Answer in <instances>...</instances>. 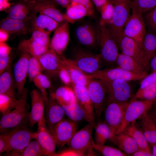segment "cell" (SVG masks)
<instances>
[{
	"label": "cell",
	"instance_id": "obj_48",
	"mask_svg": "<svg viewBox=\"0 0 156 156\" xmlns=\"http://www.w3.org/2000/svg\"><path fill=\"white\" fill-rule=\"evenodd\" d=\"M49 34L42 31L34 29L31 38L41 45L49 48Z\"/></svg>",
	"mask_w": 156,
	"mask_h": 156
},
{
	"label": "cell",
	"instance_id": "obj_28",
	"mask_svg": "<svg viewBox=\"0 0 156 156\" xmlns=\"http://www.w3.org/2000/svg\"><path fill=\"white\" fill-rule=\"evenodd\" d=\"M113 142L127 155H130L140 148L134 140L124 132L116 135Z\"/></svg>",
	"mask_w": 156,
	"mask_h": 156
},
{
	"label": "cell",
	"instance_id": "obj_39",
	"mask_svg": "<svg viewBox=\"0 0 156 156\" xmlns=\"http://www.w3.org/2000/svg\"><path fill=\"white\" fill-rule=\"evenodd\" d=\"M94 128L95 129L94 141L95 143L103 145L107 140H110V130L108 125L104 121H98Z\"/></svg>",
	"mask_w": 156,
	"mask_h": 156
},
{
	"label": "cell",
	"instance_id": "obj_64",
	"mask_svg": "<svg viewBox=\"0 0 156 156\" xmlns=\"http://www.w3.org/2000/svg\"><path fill=\"white\" fill-rule=\"evenodd\" d=\"M30 2H40L46 1L48 0H26Z\"/></svg>",
	"mask_w": 156,
	"mask_h": 156
},
{
	"label": "cell",
	"instance_id": "obj_16",
	"mask_svg": "<svg viewBox=\"0 0 156 156\" xmlns=\"http://www.w3.org/2000/svg\"><path fill=\"white\" fill-rule=\"evenodd\" d=\"M31 55L27 53L23 52L14 67L13 75L18 98L22 95L25 89L28 61Z\"/></svg>",
	"mask_w": 156,
	"mask_h": 156
},
{
	"label": "cell",
	"instance_id": "obj_24",
	"mask_svg": "<svg viewBox=\"0 0 156 156\" xmlns=\"http://www.w3.org/2000/svg\"><path fill=\"white\" fill-rule=\"evenodd\" d=\"M29 90L25 88L22 95L19 98L0 94V112L3 115L14 109L21 107L27 103Z\"/></svg>",
	"mask_w": 156,
	"mask_h": 156
},
{
	"label": "cell",
	"instance_id": "obj_7",
	"mask_svg": "<svg viewBox=\"0 0 156 156\" xmlns=\"http://www.w3.org/2000/svg\"><path fill=\"white\" fill-rule=\"evenodd\" d=\"M128 103V102H110L107 103L104 109V121L110 128L112 141L121 125Z\"/></svg>",
	"mask_w": 156,
	"mask_h": 156
},
{
	"label": "cell",
	"instance_id": "obj_49",
	"mask_svg": "<svg viewBox=\"0 0 156 156\" xmlns=\"http://www.w3.org/2000/svg\"><path fill=\"white\" fill-rule=\"evenodd\" d=\"M87 153L86 151L78 150L68 147L55 153L53 156H85Z\"/></svg>",
	"mask_w": 156,
	"mask_h": 156
},
{
	"label": "cell",
	"instance_id": "obj_41",
	"mask_svg": "<svg viewBox=\"0 0 156 156\" xmlns=\"http://www.w3.org/2000/svg\"><path fill=\"white\" fill-rule=\"evenodd\" d=\"M129 6L132 11L142 14L155 8L156 6V0H133Z\"/></svg>",
	"mask_w": 156,
	"mask_h": 156
},
{
	"label": "cell",
	"instance_id": "obj_29",
	"mask_svg": "<svg viewBox=\"0 0 156 156\" xmlns=\"http://www.w3.org/2000/svg\"><path fill=\"white\" fill-rule=\"evenodd\" d=\"M116 64L118 67L133 73L142 74L146 72L144 67L135 60L122 53H119Z\"/></svg>",
	"mask_w": 156,
	"mask_h": 156
},
{
	"label": "cell",
	"instance_id": "obj_13",
	"mask_svg": "<svg viewBox=\"0 0 156 156\" xmlns=\"http://www.w3.org/2000/svg\"><path fill=\"white\" fill-rule=\"evenodd\" d=\"M44 116L47 128L53 135L56 125L64 118V110L52 93L45 102Z\"/></svg>",
	"mask_w": 156,
	"mask_h": 156
},
{
	"label": "cell",
	"instance_id": "obj_54",
	"mask_svg": "<svg viewBox=\"0 0 156 156\" xmlns=\"http://www.w3.org/2000/svg\"><path fill=\"white\" fill-rule=\"evenodd\" d=\"M8 152V146L6 141L4 137L1 134L0 135V154Z\"/></svg>",
	"mask_w": 156,
	"mask_h": 156
},
{
	"label": "cell",
	"instance_id": "obj_51",
	"mask_svg": "<svg viewBox=\"0 0 156 156\" xmlns=\"http://www.w3.org/2000/svg\"><path fill=\"white\" fill-rule=\"evenodd\" d=\"M146 19L150 29L156 32V6L148 12L146 15Z\"/></svg>",
	"mask_w": 156,
	"mask_h": 156
},
{
	"label": "cell",
	"instance_id": "obj_22",
	"mask_svg": "<svg viewBox=\"0 0 156 156\" xmlns=\"http://www.w3.org/2000/svg\"><path fill=\"white\" fill-rule=\"evenodd\" d=\"M77 101L85 109L88 123L96 125L94 109L86 86L72 85Z\"/></svg>",
	"mask_w": 156,
	"mask_h": 156
},
{
	"label": "cell",
	"instance_id": "obj_9",
	"mask_svg": "<svg viewBox=\"0 0 156 156\" xmlns=\"http://www.w3.org/2000/svg\"><path fill=\"white\" fill-rule=\"evenodd\" d=\"M146 72L137 74L128 71L119 67L99 70L86 75L88 78L100 80H121L129 81L141 80L147 75Z\"/></svg>",
	"mask_w": 156,
	"mask_h": 156
},
{
	"label": "cell",
	"instance_id": "obj_15",
	"mask_svg": "<svg viewBox=\"0 0 156 156\" xmlns=\"http://www.w3.org/2000/svg\"><path fill=\"white\" fill-rule=\"evenodd\" d=\"M38 129L36 140L42 150L44 156H53L55 152L56 142L54 137L47 127L44 115L38 123Z\"/></svg>",
	"mask_w": 156,
	"mask_h": 156
},
{
	"label": "cell",
	"instance_id": "obj_21",
	"mask_svg": "<svg viewBox=\"0 0 156 156\" xmlns=\"http://www.w3.org/2000/svg\"><path fill=\"white\" fill-rule=\"evenodd\" d=\"M29 6L30 9L47 16L60 24L65 21L64 14L55 7L54 2L51 0L30 2Z\"/></svg>",
	"mask_w": 156,
	"mask_h": 156
},
{
	"label": "cell",
	"instance_id": "obj_4",
	"mask_svg": "<svg viewBox=\"0 0 156 156\" xmlns=\"http://www.w3.org/2000/svg\"><path fill=\"white\" fill-rule=\"evenodd\" d=\"M86 87L94 107L95 120L98 121L107 103L105 88L101 80L93 78H88Z\"/></svg>",
	"mask_w": 156,
	"mask_h": 156
},
{
	"label": "cell",
	"instance_id": "obj_35",
	"mask_svg": "<svg viewBox=\"0 0 156 156\" xmlns=\"http://www.w3.org/2000/svg\"><path fill=\"white\" fill-rule=\"evenodd\" d=\"M52 93L61 105H69L77 101L73 88L69 86L60 87Z\"/></svg>",
	"mask_w": 156,
	"mask_h": 156
},
{
	"label": "cell",
	"instance_id": "obj_26",
	"mask_svg": "<svg viewBox=\"0 0 156 156\" xmlns=\"http://www.w3.org/2000/svg\"><path fill=\"white\" fill-rule=\"evenodd\" d=\"M0 94L18 98L15 82L10 64L0 76Z\"/></svg>",
	"mask_w": 156,
	"mask_h": 156
},
{
	"label": "cell",
	"instance_id": "obj_14",
	"mask_svg": "<svg viewBox=\"0 0 156 156\" xmlns=\"http://www.w3.org/2000/svg\"><path fill=\"white\" fill-rule=\"evenodd\" d=\"M118 44L122 53L130 56L137 61L146 70L150 66V63L146 60L143 50L133 39L122 35Z\"/></svg>",
	"mask_w": 156,
	"mask_h": 156
},
{
	"label": "cell",
	"instance_id": "obj_38",
	"mask_svg": "<svg viewBox=\"0 0 156 156\" xmlns=\"http://www.w3.org/2000/svg\"><path fill=\"white\" fill-rule=\"evenodd\" d=\"M142 49L146 60L150 63L156 53V35L154 33L146 32L143 40Z\"/></svg>",
	"mask_w": 156,
	"mask_h": 156
},
{
	"label": "cell",
	"instance_id": "obj_42",
	"mask_svg": "<svg viewBox=\"0 0 156 156\" xmlns=\"http://www.w3.org/2000/svg\"><path fill=\"white\" fill-rule=\"evenodd\" d=\"M33 81L35 86L42 92L46 102L48 97L46 90L50 88L51 86L49 78L47 75L41 73L34 77Z\"/></svg>",
	"mask_w": 156,
	"mask_h": 156
},
{
	"label": "cell",
	"instance_id": "obj_18",
	"mask_svg": "<svg viewBox=\"0 0 156 156\" xmlns=\"http://www.w3.org/2000/svg\"><path fill=\"white\" fill-rule=\"evenodd\" d=\"M69 29V23L65 21L55 30L49 47L59 56L63 53L68 44Z\"/></svg>",
	"mask_w": 156,
	"mask_h": 156
},
{
	"label": "cell",
	"instance_id": "obj_27",
	"mask_svg": "<svg viewBox=\"0 0 156 156\" xmlns=\"http://www.w3.org/2000/svg\"><path fill=\"white\" fill-rule=\"evenodd\" d=\"M64 66L68 71L71 79L72 85L86 86L88 78L87 75L72 61L71 60L61 58Z\"/></svg>",
	"mask_w": 156,
	"mask_h": 156
},
{
	"label": "cell",
	"instance_id": "obj_23",
	"mask_svg": "<svg viewBox=\"0 0 156 156\" xmlns=\"http://www.w3.org/2000/svg\"><path fill=\"white\" fill-rule=\"evenodd\" d=\"M76 36L81 44L88 47H93L98 42L99 31L91 25L86 23L77 27L75 31Z\"/></svg>",
	"mask_w": 156,
	"mask_h": 156
},
{
	"label": "cell",
	"instance_id": "obj_33",
	"mask_svg": "<svg viewBox=\"0 0 156 156\" xmlns=\"http://www.w3.org/2000/svg\"><path fill=\"white\" fill-rule=\"evenodd\" d=\"M61 106L65 115L73 121L77 123L83 120H86L87 116L86 111L77 100L71 104Z\"/></svg>",
	"mask_w": 156,
	"mask_h": 156
},
{
	"label": "cell",
	"instance_id": "obj_56",
	"mask_svg": "<svg viewBox=\"0 0 156 156\" xmlns=\"http://www.w3.org/2000/svg\"><path fill=\"white\" fill-rule=\"evenodd\" d=\"M130 156H151L152 155V153L140 148L138 150L131 154Z\"/></svg>",
	"mask_w": 156,
	"mask_h": 156
},
{
	"label": "cell",
	"instance_id": "obj_32",
	"mask_svg": "<svg viewBox=\"0 0 156 156\" xmlns=\"http://www.w3.org/2000/svg\"><path fill=\"white\" fill-rule=\"evenodd\" d=\"M18 48L23 52L27 53L36 58L47 51L49 48L41 45L31 38L21 41Z\"/></svg>",
	"mask_w": 156,
	"mask_h": 156
},
{
	"label": "cell",
	"instance_id": "obj_3",
	"mask_svg": "<svg viewBox=\"0 0 156 156\" xmlns=\"http://www.w3.org/2000/svg\"><path fill=\"white\" fill-rule=\"evenodd\" d=\"M156 102V101L138 100L135 99L129 102L122 123L116 132V135L123 132L131 123L148 113Z\"/></svg>",
	"mask_w": 156,
	"mask_h": 156
},
{
	"label": "cell",
	"instance_id": "obj_62",
	"mask_svg": "<svg viewBox=\"0 0 156 156\" xmlns=\"http://www.w3.org/2000/svg\"><path fill=\"white\" fill-rule=\"evenodd\" d=\"M150 115L156 122V105L153 109L152 113Z\"/></svg>",
	"mask_w": 156,
	"mask_h": 156
},
{
	"label": "cell",
	"instance_id": "obj_45",
	"mask_svg": "<svg viewBox=\"0 0 156 156\" xmlns=\"http://www.w3.org/2000/svg\"><path fill=\"white\" fill-rule=\"evenodd\" d=\"M12 49L5 42H0V74L10 64V54Z\"/></svg>",
	"mask_w": 156,
	"mask_h": 156
},
{
	"label": "cell",
	"instance_id": "obj_40",
	"mask_svg": "<svg viewBox=\"0 0 156 156\" xmlns=\"http://www.w3.org/2000/svg\"><path fill=\"white\" fill-rule=\"evenodd\" d=\"M30 10L29 6L25 4L17 3L11 8L8 12V18L19 20L29 19Z\"/></svg>",
	"mask_w": 156,
	"mask_h": 156
},
{
	"label": "cell",
	"instance_id": "obj_57",
	"mask_svg": "<svg viewBox=\"0 0 156 156\" xmlns=\"http://www.w3.org/2000/svg\"><path fill=\"white\" fill-rule=\"evenodd\" d=\"M53 2L66 8L71 3V0H51Z\"/></svg>",
	"mask_w": 156,
	"mask_h": 156
},
{
	"label": "cell",
	"instance_id": "obj_34",
	"mask_svg": "<svg viewBox=\"0 0 156 156\" xmlns=\"http://www.w3.org/2000/svg\"><path fill=\"white\" fill-rule=\"evenodd\" d=\"M60 24L52 18L41 14L35 17L32 22L34 29L42 31L49 34L55 30Z\"/></svg>",
	"mask_w": 156,
	"mask_h": 156
},
{
	"label": "cell",
	"instance_id": "obj_6",
	"mask_svg": "<svg viewBox=\"0 0 156 156\" xmlns=\"http://www.w3.org/2000/svg\"><path fill=\"white\" fill-rule=\"evenodd\" d=\"M29 113L26 103L2 115L0 120V133L27 125Z\"/></svg>",
	"mask_w": 156,
	"mask_h": 156
},
{
	"label": "cell",
	"instance_id": "obj_60",
	"mask_svg": "<svg viewBox=\"0 0 156 156\" xmlns=\"http://www.w3.org/2000/svg\"><path fill=\"white\" fill-rule=\"evenodd\" d=\"M150 66L153 72H156V53L150 61Z\"/></svg>",
	"mask_w": 156,
	"mask_h": 156
},
{
	"label": "cell",
	"instance_id": "obj_55",
	"mask_svg": "<svg viewBox=\"0 0 156 156\" xmlns=\"http://www.w3.org/2000/svg\"><path fill=\"white\" fill-rule=\"evenodd\" d=\"M111 0H91L97 10L100 12L102 8Z\"/></svg>",
	"mask_w": 156,
	"mask_h": 156
},
{
	"label": "cell",
	"instance_id": "obj_37",
	"mask_svg": "<svg viewBox=\"0 0 156 156\" xmlns=\"http://www.w3.org/2000/svg\"><path fill=\"white\" fill-rule=\"evenodd\" d=\"M10 156H44L38 143L36 140L31 141L23 149L14 150L5 154Z\"/></svg>",
	"mask_w": 156,
	"mask_h": 156
},
{
	"label": "cell",
	"instance_id": "obj_46",
	"mask_svg": "<svg viewBox=\"0 0 156 156\" xmlns=\"http://www.w3.org/2000/svg\"><path fill=\"white\" fill-rule=\"evenodd\" d=\"M43 71V68L38 60L31 55L28 65L27 76L29 81H33L34 77Z\"/></svg>",
	"mask_w": 156,
	"mask_h": 156
},
{
	"label": "cell",
	"instance_id": "obj_5",
	"mask_svg": "<svg viewBox=\"0 0 156 156\" xmlns=\"http://www.w3.org/2000/svg\"><path fill=\"white\" fill-rule=\"evenodd\" d=\"M114 4V9L112 19L108 24L105 25L118 44L130 16L131 9L129 5L115 3Z\"/></svg>",
	"mask_w": 156,
	"mask_h": 156
},
{
	"label": "cell",
	"instance_id": "obj_36",
	"mask_svg": "<svg viewBox=\"0 0 156 156\" xmlns=\"http://www.w3.org/2000/svg\"><path fill=\"white\" fill-rule=\"evenodd\" d=\"M29 18L19 20L7 17L1 23L0 29L9 33H19L26 31L27 28V22Z\"/></svg>",
	"mask_w": 156,
	"mask_h": 156
},
{
	"label": "cell",
	"instance_id": "obj_58",
	"mask_svg": "<svg viewBox=\"0 0 156 156\" xmlns=\"http://www.w3.org/2000/svg\"><path fill=\"white\" fill-rule=\"evenodd\" d=\"M9 33L7 31L0 29V42H4L8 39Z\"/></svg>",
	"mask_w": 156,
	"mask_h": 156
},
{
	"label": "cell",
	"instance_id": "obj_11",
	"mask_svg": "<svg viewBox=\"0 0 156 156\" xmlns=\"http://www.w3.org/2000/svg\"><path fill=\"white\" fill-rule=\"evenodd\" d=\"M95 125L88 123L80 130L76 131L67 143L68 147L86 152L88 155H94L92 146V130Z\"/></svg>",
	"mask_w": 156,
	"mask_h": 156
},
{
	"label": "cell",
	"instance_id": "obj_20",
	"mask_svg": "<svg viewBox=\"0 0 156 156\" xmlns=\"http://www.w3.org/2000/svg\"><path fill=\"white\" fill-rule=\"evenodd\" d=\"M41 65L43 70L51 77L58 75L59 70L62 65L61 58L50 49L37 58Z\"/></svg>",
	"mask_w": 156,
	"mask_h": 156
},
{
	"label": "cell",
	"instance_id": "obj_30",
	"mask_svg": "<svg viewBox=\"0 0 156 156\" xmlns=\"http://www.w3.org/2000/svg\"><path fill=\"white\" fill-rule=\"evenodd\" d=\"M66 9L64 14L65 21L72 24L87 16L92 15L85 6L74 3L71 2Z\"/></svg>",
	"mask_w": 156,
	"mask_h": 156
},
{
	"label": "cell",
	"instance_id": "obj_8",
	"mask_svg": "<svg viewBox=\"0 0 156 156\" xmlns=\"http://www.w3.org/2000/svg\"><path fill=\"white\" fill-rule=\"evenodd\" d=\"M100 80L106 90L107 103L127 102L132 96V90L129 81L121 80Z\"/></svg>",
	"mask_w": 156,
	"mask_h": 156
},
{
	"label": "cell",
	"instance_id": "obj_17",
	"mask_svg": "<svg viewBox=\"0 0 156 156\" xmlns=\"http://www.w3.org/2000/svg\"><path fill=\"white\" fill-rule=\"evenodd\" d=\"M76 123L64 118L55 126L53 135L56 145L62 147L70 140L76 131Z\"/></svg>",
	"mask_w": 156,
	"mask_h": 156
},
{
	"label": "cell",
	"instance_id": "obj_63",
	"mask_svg": "<svg viewBox=\"0 0 156 156\" xmlns=\"http://www.w3.org/2000/svg\"><path fill=\"white\" fill-rule=\"evenodd\" d=\"M151 147L152 148V150H151L152 155L156 156V144L153 145Z\"/></svg>",
	"mask_w": 156,
	"mask_h": 156
},
{
	"label": "cell",
	"instance_id": "obj_10",
	"mask_svg": "<svg viewBox=\"0 0 156 156\" xmlns=\"http://www.w3.org/2000/svg\"><path fill=\"white\" fill-rule=\"evenodd\" d=\"M72 62L86 74L100 70L103 62L100 54H95L80 49L75 51Z\"/></svg>",
	"mask_w": 156,
	"mask_h": 156
},
{
	"label": "cell",
	"instance_id": "obj_43",
	"mask_svg": "<svg viewBox=\"0 0 156 156\" xmlns=\"http://www.w3.org/2000/svg\"><path fill=\"white\" fill-rule=\"evenodd\" d=\"M92 146L94 149L105 156H126L127 155L120 149L111 146L100 145L95 143L94 141L92 142Z\"/></svg>",
	"mask_w": 156,
	"mask_h": 156
},
{
	"label": "cell",
	"instance_id": "obj_61",
	"mask_svg": "<svg viewBox=\"0 0 156 156\" xmlns=\"http://www.w3.org/2000/svg\"><path fill=\"white\" fill-rule=\"evenodd\" d=\"M114 3L130 5L131 0H113Z\"/></svg>",
	"mask_w": 156,
	"mask_h": 156
},
{
	"label": "cell",
	"instance_id": "obj_59",
	"mask_svg": "<svg viewBox=\"0 0 156 156\" xmlns=\"http://www.w3.org/2000/svg\"><path fill=\"white\" fill-rule=\"evenodd\" d=\"M11 4L9 0H0V11H3L9 7Z\"/></svg>",
	"mask_w": 156,
	"mask_h": 156
},
{
	"label": "cell",
	"instance_id": "obj_2",
	"mask_svg": "<svg viewBox=\"0 0 156 156\" xmlns=\"http://www.w3.org/2000/svg\"><path fill=\"white\" fill-rule=\"evenodd\" d=\"M98 42L103 62L108 64H116L119 54L118 46L105 25H99Z\"/></svg>",
	"mask_w": 156,
	"mask_h": 156
},
{
	"label": "cell",
	"instance_id": "obj_25",
	"mask_svg": "<svg viewBox=\"0 0 156 156\" xmlns=\"http://www.w3.org/2000/svg\"><path fill=\"white\" fill-rule=\"evenodd\" d=\"M139 120V129L142 131L149 145L152 146L156 144V122L148 113Z\"/></svg>",
	"mask_w": 156,
	"mask_h": 156
},
{
	"label": "cell",
	"instance_id": "obj_12",
	"mask_svg": "<svg viewBox=\"0 0 156 156\" xmlns=\"http://www.w3.org/2000/svg\"><path fill=\"white\" fill-rule=\"evenodd\" d=\"M132 11L124 29L122 35L133 39L142 48L143 40L146 33L142 14Z\"/></svg>",
	"mask_w": 156,
	"mask_h": 156
},
{
	"label": "cell",
	"instance_id": "obj_50",
	"mask_svg": "<svg viewBox=\"0 0 156 156\" xmlns=\"http://www.w3.org/2000/svg\"><path fill=\"white\" fill-rule=\"evenodd\" d=\"M58 75L62 81L65 86H69L71 85H72V81L69 73L63 63L59 70Z\"/></svg>",
	"mask_w": 156,
	"mask_h": 156
},
{
	"label": "cell",
	"instance_id": "obj_1",
	"mask_svg": "<svg viewBox=\"0 0 156 156\" xmlns=\"http://www.w3.org/2000/svg\"><path fill=\"white\" fill-rule=\"evenodd\" d=\"M5 138L8 153L14 150L24 148L34 139H36L37 132H34L27 125L0 133Z\"/></svg>",
	"mask_w": 156,
	"mask_h": 156
},
{
	"label": "cell",
	"instance_id": "obj_31",
	"mask_svg": "<svg viewBox=\"0 0 156 156\" xmlns=\"http://www.w3.org/2000/svg\"><path fill=\"white\" fill-rule=\"evenodd\" d=\"M135 122V121L130 124L127 127L124 132L134 140L140 148L152 153L150 145L142 132L137 126Z\"/></svg>",
	"mask_w": 156,
	"mask_h": 156
},
{
	"label": "cell",
	"instance_id": "obj_44",
	"mask_svg": "<svg viewBox=\"0 0 156 156\" xmlns=\"http://www.w3.org/2000/svg\"><path fill=\"white\" fill-rule=\"evenodd\" d=\"M133 98L142 100L156 101V83L144 88H139Z\"/></svg>",
	"mask_w": 156,
	"mask_h": 156
},
{
	"label": "cell",
	"instance_id": "obj_53",
	"mask_svg": "<svg viewBox=\"0 0 156 156\" xmlns=\"http://www.w3.org/2000/svg\"><path fill=\"white\" fill-rule=\"evenodd\" d=\"M71 2L83 5L86 7L92 14L94 13V9L91 0H71Z\"/></svg>",
	"mask_w": 156,
	"mask_h": 156
},
{
	"label": "cell",
	"instance_id": "obj_19",
	"mask_svg": "<svg viewBox=\"0 0 156 156\" xmlns=\"http://www.w3.org/2000/svg\"><path fill=\"white\" fill-rule=\"evenodd\" d=\"M31 109L30 112L29 125L31 127L38 123L44 115L45 100L41 91L34 89L30 92Z\"/></svg>",
	"mask_w": 156,
	"mask_h": 156
},
{
	"label": "cell",
	"instance_id": "obj_52",
	"mask_svg": "<svg viewBox=\"0 0 156 156\" xmlns=\"http://www.w3.org/2000/svg\"><path fill=\"white\" fill-rule=\"evenodd\" d=\"M141 80L139 88L140 89L144 88L156 83V72H153Z\"/></svg>",
	"mask_w": 156,
	"mask_h": 156
},
{
	"label": "cell",
	"instance_id": "obj_47",
	"mask_svg": "<svg viewBox=\"0 0 156 156\" xmlns=\"http://www.w3.org/2000/svg\"><path fill=\"white\" fill-rule=\"evenodd\" d=\"M114 9V4L111 0L102 8L100 12L101 17L99 25H106L110 22L113 15Z\"/></svg>",
	"mask_w": 156,
	"mask_h": 156
}]
</instances>
